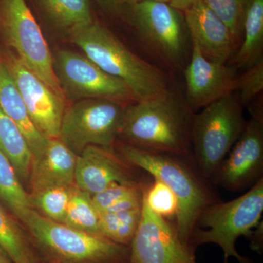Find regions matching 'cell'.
Returning a JSON list of instances; mask_svg holds the SVG:
<instances>
[{"instance_id": "cell-15", "label": "cell", "mask_w": 263, "mask_h": 263, "mask_svg": "<svg viewBox=\"0 0 263 263\" xmlns=\"http://www.w3.org/2000/svg\"><path fill=\"white\" fill-rule=\"evenodd\" d=\"M192 41L191 57L185 67L186 104L193 111L205 108L236 91L238 76L234 66L211 61Z\"/></svg>"}, {"instance_id": "cell-12", "label": "cell", "mask_w": 263, "mask_h": 263, "mask_svg": "<svg viewBox=\"0 0 263 263\" xmlns=\"http://www.w3.org/2000/svg\"><path fill=\"white\" fill-rule=\"evenodd\" d=\"M5 65L22 95L29 117L38 130L49 138H59L66 100L24 65L15 53L5 55Z\"/></svg>"}, {"instance_id": "cell-4", "label": "cell", "mask_w": 263, "mask_h": 263, "mask_svg": "<svg viewBox=\"0 0 263 263\" xmlns=\"http://www.w3.org/2000/svg\"><path fill=\"white\" fill-rule=\"evenodd\" d=\"M263 179L249 188L248 192L228 202H218L202 213L197 228L190 240V247L196 251L200 246H219L224 254V262L233 257L238 263H254L249 257L238 253L236 242L247 237L262 219Z\"/></svg>"}, {"instance_id": "cell-27", "label": "cell", "mask_w": 263, "mask_h": 263, "mask_svg": "<svg viewBox=\"0 0 263 263\" xmlns=\"http://www.w3.org/2000/svg\"><path fill=\"white\" fill-rule=\"evenodd\" d=\"M149 183H111L103 191L91 196L93 204L99 215L124 210L129 207L131 199L142 195Z\"/></svg>"}, {"instance_id": "cell-20", "label": "cell", "mask_w": 263, "mask_h": 263, "mask_svg": "<svg viewBox=\"0 0 263 263\" xmlns=\"http://www.w3.org/2000/svg\"><path fill=\"white\" fill-rule=\"evenodd\" d=\"M0 152L11 162L19 179H29L32 154L24 136L10 117L0 109Z\"/></svg>"}, {"instance_id": "cell-19", "label": "cell", "mask_w": 263, "mask_h": 263, "mask_svg": "<svg viewBox=\"0 0 263 263\" xmlns=\"http://www.w3.org/2000/svg\"><path fill=\"white\" fill-rule=\"evenodd\" d=\"M242 34L243 41L235 57V67L245 70L263 60V0H249Z\"/></svg>"}, {"instance_id": "cell-16", "label": "cell", "mask_w": 263, "mask_h": 263, "mask_svg": "<svg viewBox=\"0 0 263 263\" xmlns=\"http://www.w3.org/2000/svg\"><path fill=\"white\" fill-rule=\"evenodd\" d=\"M183 13L190 38L202 55L211 61L226 64L237 43L224 22L203 0H197Z\"/></svg>"}, {"instance_id": "cell-6", "label": "cell", "mask_w": 263, "mask_h": 263, "mask_svg": "<svg viewBox=\"0 0 263 263\" xmlns=\"http://www.w3.org/2000/svg\"><path fill=\"white\" fill-rule=\"evenodd\" d=\"M24 224L58 263H129V247L52 221L32 209Z\"/></svg>"}, {"instance_id": "cell-5", "label": "cell", "mask_w": 263, "mask_h": 263, "mask_svg": "<svg viewBox=\"0 0 263 263\" xmlns=\"http://www.w3.org/2000/svg\"><path fill=\"white\" fill-rule=\"evenodd\" d=\"M243 108L238 93L234 91L194 115L191 130L193 160L212 181L243 133L247 123Z\"/></svg>"}, {"instance_id": "cell-17", "label": "cell", "mask_w": 263, "mask_h": 263, "mask_svg": "<svg viewBox=\"0 0 263 263\" xmlns=\"http://www.w3.org/2000/svg\"><path fill=\"white\" fill-rule=\"evenodd\" d=\"M76 158L60 138H48L44 150L32 157L29 179L32 192L75 186Z\"/></svg>"}, {"instance_id": "cell-31", "label": "cell", "mask_w": 263, "mask_h": 263, "mask_svg": "<svg viewBox=\"0 0 263 263\" xmlns=\"http://www.w3.org/2000/svg\"><path fill=\"white\" fill-rule=\"evenodd\" d=\"M249 241V248L258 254L263 252V222L261 221L258 226L252 230L251 234L247 237Z\"/></svg>"}, {"instance_id": "cell-25", "label": "cell", "mask_w": 263, "mask_h": 263, "mask_svg": "<svg viewBox=\"0 0 263 263\" xmlns=\"http://www.w3.org/2000/svg\"><path fill=\"white\" fill-rule=\"evenodd\" d=\"M0 248L13 263H36L18 224L0 203Z\"/></svg>"}, {"instance_id": "cell-35", "label": "cell", "mask_w": 263, "mask_h": 263, "mask_svg": "<svg viewBox=\"0 0 263 263\" xmlns=\"http://www.w3.org/2000/svg\"><path fill=\"white\" fill-rule=\"evenodd\" d=\"M127 2L130 3L132 5L135 3H139V2L143 1V0H126ZM154 1L164 2V3H169L170 0H154Z\"/></svg>"}, {"instance_id": "cell-33", "label": "cell", "mask_w": 263, "mask_h": 263, "mask_svg": "<svg viewBox=\"0 0 263 263\" xmlns=\"http://www.w3.org/2000/svg\"><path fill=\"white\" fill-rule=\"evenodd\" d=\"M197 0H170L169 4L175 9L184 11L192 6Z\"/></svg>"}, {"instance_id": "cell-10", "label": "cell", "mask_w": 263, "mask_h": 263, "mask_svg": "<svg viewBox=\"0 0 263 263\" xmlns=\"http://www.w3.org/2000/svg\"><path fill=\"white\" fill-rule=\"evenodd\" d=\"M132 17L138 32L154 51L171 65H183L187 54L189 32L179 10L168 3L143 0L133 4Z\"/></svg>"}, {"instance_id": "cell-14", "label": "cell", "mask_w": 263, "mask_h": 263, "mask_svg": "<svg viewBox=\"0 0 263 263\" xmlns=\"http://www.w3.org/2000/svg\"><path fill=\"white\" fill-rule=\"evenodd\" d=\"M141 171L143 170L118 155L114 148L90 146L76 158L75 186L92 196L113 183L152 182L153 178L150 175L138 174Z\"/></svg>"}, {"instance_id": "cell-32", "label": "cell", "mask_w": 263, "mask_h": 263, "mask_svg": "<svg viewBox=\"0 0 263 263\" xmlns=\"http://www.w3.org/2000/svg\"><path fill=\"white\" fill-rule=\"evenodd\" d=\"M100 6L111 13H119L126 0H97Z\"/></svg>"}, {"instance_id": "cell-7", "label": "cell", "mask_w": 263, "mask_h": 263, "mask_svg": "<svg viewBox=\"0 0 263 263\" xmlns=\"http://www.w3.org/2000/svg\"><path fill=\"white\" fill-rule=\"evenodd\" d=\"M126 106L106 99L78 100L65 108L59 138L77 156L90 146L114 148Z\"/></svg>"}, {"instance_id": "cell-36", "label": "cell", "mask_w": 263, "mask_h": 263, "mask_svg": "<svg viewBox=\"0 0 263 263\" xmlns=\"http://www.w3.org/2000/svg\"><path fill=\"white\" fill-rule=\"evenodd\" d=\"M51 263H58V262H51Z\"/></svg>"}, {"instance_id": "cell-9", "label": "cell", "mask_w": 263, "mask_h": 263, "mask_svg": "<svg viewBox=\"0 0 263 263\" xmlns=\"http://www.w3.org/2000/svg\"><path fill=\"white\" fill-rule=\"evenodd\" d=\"M53 70L65 99H106L124 105L136 102L127 85L106 73L84 54L60 50L53 56Z\"/></svg>"}, {"instance_id": "cell-3", "label": "cell", "mask_w": 263, "mask_h": 263, "mask_svg": "<svg viewBox=\"0 0 263 263\" xmlns=\"http://www.w3.org/2000/svg\"><path fill=\"white\" fill-rule=\"evenodd\" d=\"M70 39L83 54L106 73L124 83L135 101L163 96L170 91L167 76L137 56L106 27L93 22L69 31Z\"/></svg>"}, {"instance_id": "cell-22", "label": "cell", "mask_w": 263, "mask_h": 263, "mask_svg": "<svg viewBox=\"0 0 263 263\" xmlns=\"http://www.w3.org/2000/svg\"><path fill=\"white\" fill-rule=\"evenodd\" d=\"M48 19L58 28L69 31L93 22L89 0H37Z\"/></svg>"}, {"instance_id": "cell-30", "label": "cell", "mask_w": 263, "mask_h": 263, "mask_svg": "<svg viewBox=\"0 0 263 263\" xmlns=\"http://www.w3.org/2000/svg\"><path fill=\"white\" fill-rule=\"evenodd\" d=\"M224 22L236 41L242 37V25L249 0H203Z\"/></svg>"}, {"instance_id": "cell-18", "label": "cell", "mask_w": 263, "mask_h": 263, "mask_svg": "<svg viewBox=\"0 0 263 263\" xmlns=\"http://www.w3.org/2000/svg\"><path fill=\"white\" fill-rule=\"evenodd\" d=\"M0 109L22 132L32 157L40 155L46 148L48 138L33 124L22 95L3 60H0Z\"/></svg>"}, {"instance_id": "cell-21", "label": "cell", "mask_w": 263, "mask_h": 263, "mask_svg": "<svg viewBox=\"0 0 263 263\" xmlns=\"http://www.w3.org/2000/svg\"><path fill=\"white\" fill-rule=\"evenodd\" d=\"M0 200L24 222L32 210L29 194L24 190L11 162L0 152Z\"/></svg>"}, {"instance_id": "cell-13", "label": "cell", "mask_w": 263, "mask_h": 263, "mask_svg": "<svg viewBox=\"0 0 263 263\" xmlns=\"http://www.w3.org/2000/svg\"><path fill=\"white\" fill-rule=\"evenodd\" d=\"M263 179V122L251 118L212 182L230 192H241Z\"/></svg>"}, {"instance_id": "cell-34", "label": "cell", "mask_w": 263, "mask_h": 263, "mask_svg": "<svg viewBox=\"0 0 263 263\" xmlns=\"http://www.w3.org/2000/svg\"><path fill=\"white\" fill-rule=\"evenodd\" d=\"M0 263H13L1 248H0Z\"/></svg>"}, {"instance_id": "cell-2", "label": "cell", "mask_w": 263, "mask_h": 263, "mask_svg": "<svg viewBox=\"0 0 263 263\" xmlns=\"http://www.w3.org/2000/svg\"><path fill=\"white\" fill-rule=\"evenodd\" d=\"M193 113L170 89L163 96L127 105L119 138L148 152L193 157Z\"/></svg>"}, {"instance_id": "cell-8", "label": "cell", "mask_w": 263, "mask_h": 263, "mask_svg": "<svg viewBox=\"0 0 263 263\" xmlns=\"http://www.w3.org/2000/svg\"><path fill=\"white\" fill-rule=\"evenodd\" d=\"M0 24L5 41L24 65L65 98L53 70V54L26 0H1Z\"/></svg>"}, {"instance_id": "cell-23", "label": "cell", "mask_w": 263, "mask_h": 263, "mask_svg": "<svg viewBox=\"0 0 263 263\" xmlns=\"http://www.w3.org/2000/svg\"><path fill=\"white\" fill-rule=\"evenodd\" d=\"M142 206L100 214V234L114 243L129 247L141 221Z\"/></svg>"}, {"instance_id": "cell-1", "label": "cell", "mask_w": 263, "mask_h": 263, "mask_svg": "<svg viewBox=\"0 0 263 263\" xmlns=\"http://www.w3.org/2000/svg\"><path fill=\"white\" fill-rule=\"evenodd\" d=\"M114 148L130 163L172 190L179 202L175 226L183 245L190 247L202 213L221 201L216 185L204 176L193 157L148 152L118 141Z\"/></svg>"}, {"instance_id": "cell-26", "label": "cell", "mask_w": 263, "mask_h": 263, "mask_svg": "<svg viewBox=\"0 0 263 263\" xmlns=\"http://www.w3.org/2000/svg\"><path fill=\"white\" fill-rule=\"evenodd\" d=\"M243 71L241 76H238L236 91L242 105L249 109L252 118L263 122L262 105L260 100H257L262 95L263 60Z\"/></svg>"}, {"instance_id": "cell-28", "label": "cell", "mask_w": 263, "mask_h": 263, "mask_svg": "<svg viewBox=\"0 0 263 263\" xmlns=\"http://www.w3.org/2000/svg\"><path fill=\"white\" fill-rule=\"evenodd\" d=\"M73 186H57L32 192L29 197L32 209L41 211L43 216L52 221L64 224Z\"/></svg>"}, {"instance_id": "cell-24", "label": "cell", "mask_w": 263, "mask_h": 263, "mask_svg": "<svg viewBox=\"0 0 263 263\" xmlns=\"http://www.w3.org/2000/svg\"><path fill=\"white\" fill-rule=\"evenodd\" d=\"M99 219L91 195L74 186L64 224L89 234L101 235Z\"/></svg>"}, {"instance_id": "cell-11", "label": "cell", "mask_w": 263, "mask_h": 263, "mask_svg": "<svg viewBox=\"0 0 263 263\" xmlns=\"http://www.w3.org/2000/svg\"><path fill=\"white\" fill-rule=\"evenodd\" d=\"M129 247V263H197L175 224L157 216L143 200L141 219Z\"/></svg>"}, {"instance_id": "cell-29", "label": "cell", "mask_w": 263, "mask_h": 263, "mask_svg": "<svg viewBox=\"0 0 263 263\" xmlns=\"http://www.w3.org/2000/svg\"><path fill=\"white\" fill-rule=\"evenodd\" d=\"M143 199L151 210L157 216L170 222L176 221L179 213L177 197L160 180L153 178L152 182L144 189Z\"/></svg>"}]
</instances>
